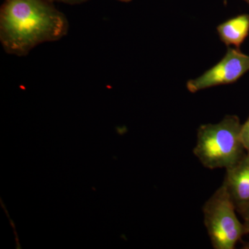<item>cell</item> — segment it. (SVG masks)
Listing matches in <instances>:
<instances>
[{"label":"cell","mask_w":249,"mask_h":249,"mask_svg":"<svg viewBox=\"0 0 249 249\" xmlns=\"http://www.w3.org/2000/svg\"><path fill=\"white\" fill-rule=\"evenodd\" d=\"M241 127L236 115H227L217 124L199 126L193 153L205 168L229 169L245 157Z\"/></svg>","instance_id":"cell-2"},{"label":"cell","mask_w":249,"mask_h":249,"mask_svg":"<svg viewBox=\"0 0 249 249\" xmlns=\"http://www.w3.org/2000/svg\"><path fill=\"white\" fill-rule=\"evenodd\" d=\"M221 40L239 49L249 34V15L242 14L223 22L217 27Z\"/></svg>","instance_id":"cell-6"},{"label":"cell","mask_w":249,"mask_h":249,"mask_svg":"<svg viewBox=\"0 0 249 249\" xmlns=\"http://www.w3.org/2000/svg\"><path fill=\"white\" fill-rule=\"evenodd\" d=\"M249 71V55L240 49L228 47L227 53L217 64L202 75L190 80L186 87L191 93L237 81Z\"/></svg>","instance_id":"cell-4"},{"label":"cell","mask_w":249,"mask_h":249,"mask_svg":"<svg viewBox=\"0 0 249 249\" xmlns=\"http://www.w3.org/2000/svg\"><path fill=\"white\" fill-rule=\"evenodd\" d=\"M70 23L50 0H4L0 9V42L4 52L26 56L42 44L68 34Z\"/></svg>","instance_id":"cell-1"},{"label":"cell","mask_w":249,"mask_h":249,"mask_svg":"<svg viewBox=\"0 0 249 249\" xmlns=\"http://www.w3.org/2000/svg\"><path fill=\"white\" fill-rule=\"evenodd\" d=\"M52 2H60L69 5H78L83 4L89 0H50Z\"/></svg>","instance_id":"cell-8"},{"label":"cell","mask_w":249,"mask_h":249,"mask_svg":"<svg viewBox=\"0 0 249 249\" xmlns=\"http://www.w3.org/2000/svg\"><path fill=\"white\" fill-rule=\"evenodd\" d=\"M244 219V225H245L247 234H249V206L240 214Z\"/></svg>","instance_id":"cell-9"},{"label":"cell","mask_w":249,"mask_h":249,"mask_svg":"<svg viewBox=\"0 0 249 249\" xmlns=\"http://www.w3.org/2000/svg\"><path fill=\"white\" fill-rule=\"evenodd\" d=\"M241 139L246 151L249 153V116L248 119L241 127Z\"/></svg>","instance_id":"cell-7"},{"label":"cell","mask_w":249,"mask_h":249,"mask_svg":"<svg viewBox=\"0 0 249 249\" xmlns=\"http://www.w3.org/2000/svg\"><path fill=\"white\" fill-rule=\"evenodd\" d=\"M235 205L222 185L203 206L205 227L214 249H234L247 235L245 225L236 215Z\"/></svg>","instance_id":"cell-3"},{"label":"cell","mask_w":249,"mask_h":249,"mask_svg":"<svg viewBox=\"0 0 249 249\" xmlns=\"http://www.w3.org/2000/svg\"><path fill=\"white\" fill-rule=\"evenodd\" d=\"M117 1H121V2H129L132 0H117Z\"/></svg>","instance_id":"cell-11"},{"label":"cell","mask_w":249,"mask_h":249,"mask_svg":"<svg viewBox=\"0 0 249 249\" xmlns=\"http://www.w3.org/2000/svg\"><path fill=\"white\" fill-rule=\"evenodd\" d=\"M242 249H249V242H246V243L244 244L243 246H242Z\"/></svg>","instance_id":"cell-10"},{"label":"cell","mask_w":249,"mask_h":249,"mask_svg":"<svg viewBox=\"0 0 249 249\" xmlns=\"http://www.w3.org/2000/svg\"><path fill=\"white\" fill-rule=\"evenodd\" d=\"M245 1L249 4V0H245Z\"/></svg>","instance_id":"cell-12"},{"label":"cell","mask_w":249,"mask_h":249,"mask_svg":"<svg viewBox=\"0 0 249 249\" xmlns=\"http://www.w3.org/2000/svg\"><path fill=\"white\" fill-rule=\"evenodd\" d=\"M227 188L236 211L241 214L249 206V153L232 168L226 170L222 183Z\"/></svg>","instance_id":"cell-5"}]
</instances>
